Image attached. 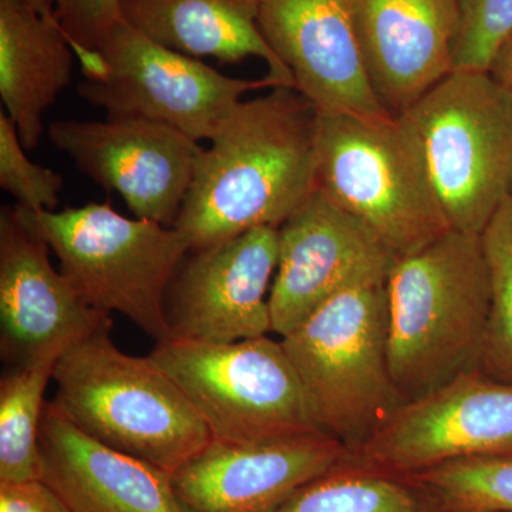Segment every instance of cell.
<instances>
[{
	"mask_svg": "<svg viewBox=\"0 0 512 512\" xmlns=\"http://www.w3.org/2000/svg\"><path fill=\"white\" fill-rule=\"evenodd\" d=\"M488 72L512 92V32L495 53Z\"/></svg>",
	"mask_w": 512,
	"mask_h": 512,
	"instance_id": "obj_29",
	"label": "cell"
},
{
	"mask_svg": "<svg viewBox=\"0 0 512 512\" xmlns=\"http://www.w3.org/2000/svg\"><path fill=\"white\" fill-rule=\"evenodd\" d=\"M258 26L320 116L394 119L367 76L350 0H261Z\"/></svg>",
	"mask_w": 512,
	"mask_h": 512,
	"instance_id": "obj_15",
	"label": "cell"
},
{
	"mask_svg": "<svg viewBox=\"0 0 512 512\" xmlns=\"http://www.w3.org/2000/svg\"><path fill=\"white\" fill-rule=\"evenodd\" d=\"M353 457L412 477L453 461L512 458V383L463 373L404 402Z\"/></svg>",
	"mask_w": 512,
	"mask_h": 512,
	"instance_id": "obj_10",
	"label": "cell"
},
{
	"mask_svg": "<svg viewBox=\"0 0 512 512\" xmlns=\"http://www.w3.org/2000/svg\"><path fill=\"white\" fill-rule=\"evenodd\" d=\"M0 512H73L43 480L0 483Z\"/></svg>",
	"mask_w": 512,
	"mask_h": 512,
	"instance_id": "obj_28",
	"label": "cell"
},
{
	"mask_svg": "<svg viewBox=\"0 0 512 512\" xmlns=\"http://www.w3.org/2000/svg\"><path fill=\"white\" fill-rule=\"evenodd\" d=\"M460 26L454 70L488 72L495 53L512 32V0H458Z\"/></svg>",
	"mask_w": 512,
	"mask_h": 512,
	"instance_id": "obj_27",
	"label": "cell"
},
{
	"mask_svg": "<svg viewBox=\"0 0 512 512\" xmlns=\"http://www.w3.org/2000/svg\"><path fill=\"white\" fill-rule=\"evenodd\" d=\"M43 478L73 512H187L173 476L106 446L46 402L39 434Z\"/></svg>",
	"mask_w": 512,
	"mask_h": 512,
	"instance_id": "obj_18",
	"label": "cell"
},
{
	"mask_svg": "<svg viewBox=\"0 0 512 512\" xmlns=\"http://www.w3.org/2000/svg\"><path fill=\"white\" fill-rule=\"evenodd\" d=\"M272 333L284 338L338 293L386 279L397 256L375 232L315 190L278 228Z\"/></svg>",
	"mask_w": 512,
	"mask_h": 512,
	"instance_id": "obj_12",
	"label": "cell"
},
{
	"mask_svg": "<svg viewBox=\"0 0 512 512\" xmlns=\"http://www.w3.org/2000/svg\"><path fill=\"white\" fill-rule=\"evenodd\" d=\"M148 356L183 390L212 440L256 444L320 433L281 339H173Z\"/></svg>",
	"mask_w": 512,
	"mask_h": 512,
	"instance_id": "obj_8",
	"label": "cell"
},
{
	"mask_svg": "<svg viewBox=\"0 0 512 512\" xmlns=\"http://www.w3.org/2000/svg\"><path fill=\"white\" fill-rule=\"evenodd\" d=\"M420 148L448 225L483 234L512 195V92L453 70L397 117Z\"/></svg>",
	"mask_w": 512,
	"mask_h": 512,
	"instance_id": "obj_5",
	"label": "cell"
},
{
	"mask_svg": "<svg viewBox=\"0 0 512 512\" xmlns=\"http://www.w3.org/2000/svg\"><path fill=\"white\" fill-rule=\"evenodd\" d=\"M26 3L35 10L37 15L42 16L47 22L53 23V25L60 26L59 20L56 18L55 10L50 5L49 0H25ZM62 28V26H60Z\"/></svg>",
	"mask_w": 512,
	"mask_h": 512,
	"instance_id": "obj_30",
	"label": "cell"
},
{
	"mask_svg": "<svg viewBox=\"0 0 512 512\" xmlns=\"http://www.w3.org/2000/svg\"><path fill=\"white\" fill-rule=\"evenodd\" d=\"M45 239L18 208L0 211V353L13 367L47 356L111 329L110 315L90 308L56 271Z\"/></svg>",
	"mask_w": 512,
	"mask_h": 512,
	"instance_id": "obj_14",
	"label": "cell"
},
{
	"mask_svg": "<svg viewBox=\"0 0 512 512\" xmlns=\"http://www.w3.org/2000/svg\"><path fill=\"white\" fill-rule=\"evenodd\" d=\"M413 477L451 510L512 512V458L453 461Z\"/></svg>",
	"mask_w": 512,
	"mask_h": 512,
	"instance_id": "obj_24",
	"label": "cell"
},
{
	"mask_svg": "<svg viewBox=\"0 0 512 512\" xmlns=\"http://www.w3.org/2000/svg\"><path fill=\"white\" fill-rule=\"evenodd\" d=\"M74 52L60 26L25 0H0V97L26 150L43 136V114L72 83Z\"/></svg>",
	"mask_w": 512,
	"mask_h": 512,
	"instance_id": "obj_20",
	"label": "cell"
},
{
	"mask_svg": "<svg viewBox=\"0 0 512 512\" xmlns=\"http://www.w3.org/2000/svg\"><path fill=\"white\" fill-rule=\"evenodd\" d=\"M352 453L323 433L271 443L211 440L173 474L187 512H275Z\"/></svg>",
	"mask_w": 512,
	"mask_h": 512,
	"instance_id": "obj_16",
	"label": "cell"
},
{
	"mask_svg": "<svg viewBox=\"0 0 512 512\" xmlns=\"http://www.w3.org/2000/svg\"><path fill=\"white\" fill-rule=\"evenodd\" d=\"M59 357L12 367L0 380V483L43 478L40 423Z\"/></svg>",
	"mask_w": 512,
	"mask_h": 512,
	"instance_id": "obj_21",
	"label": "cell"
},
{
	"mask_svg": "<svg viewBox=\"0 0 512 512\" xmlns=\"http://www.w3.org/2000/svg\"><path fill=\"white\" fill-rule=\"evenodd\" d=\"M319 113L293 87L242 100L202 150L174 227L190 251L279 228L316 190Z\"/></svg>",
	"mask_w": 512,
	"mask_h": 512,
	"instance_id": "obj_1",
	"label": "cell"
},
{
	"mask_svg": "<svg viewBox=\"0 0 512 512\" xmlns=\"http://www.w3.org/2000/svg\"><path fill=\"white\" fill-rule=\"evenodd\" d=\"M66 33L74 56L82 64L84 79H100L106 63L99 50L120 23L121 0H49Z\"/></svg>",
	"mask_w": 512,
	"mask_h": 512,
	"instance_id": "obj_26",
	"label": "cell"
},
{
	"mask_svg": "<svg viewBox=\"0 0 512 512\" xmlns=\"http://www.w3.org/2000/svg\"><path fill=\"white\" fill-rule=\"evenodd\" d=\"M367 76L380 104L402 116L454 70L458 0H350Z\"/></svg>",
	"mask_w": 512,
	"mask_h": 512,
	"instance_id": "obj_17",
	"label": "cell"
},
{
	"mask_svg": "<svg viewBox=\"0 0 512 512\" xmlns=\"http://www.w3.org/2000/svg\"><path fill=\"white\" fill-rule=\"evenodd\" d=\"M261 0H121L124 22L168 49L222 64L259 57L266 77L293 87L292 73L279 60L258 26Z\"/></svg>",
	"mask_w": 512,
	"mask_h": 512,
	"instance_id": "obj_19",
	"label": "cell"
},
{
	"mask_svg": "<svg viewBox=\"0 0 512 512\" xmlns=\"http://www.w3.org/2000/svg\"><path fill=\"white\" fill-rule=\"evenodd\" d=\"M64 180L50 168L35 164L25 154L15 124L0 113V187L32 212L55 211Z\"/></svg>",
	"mask_w": 512,
	"mask_h": 512,
	"instance_id": "obj_25",
	"label": "cell"
},
{
	"mask_svg": "<svg viewBox=\"0 0 512 512\" xmlns=\"http://www.w3.org/2000/svg\"><path fill=\"white\" fill-rule=\"evenodd\" d=\"M100 79H84L77 93L109 119L156 121L192 140L211 141L249 92L274 89L264 79H235L200 59L168 49L123 22L104 40Z\"/></svg>",
	"mask_w": 512,
	"mask_h": 512,
	"instance_id": "obj_9",
	"label": "cell"
},
{
	"mask_svg": "<svg viewBox=\"0 0 512 512\" xmlns=\"http://www.w3.org/2000/svg\"><path fill=\"white\" fill-rule=\"evenodd\" d=\"M110 330L59 357L52 402L93 439L173 476L211 443V431L174 380L150 356L121 352Z\"/></svg>",
	"mask_w": 512,
	"mask_h": 512,
	"instance_id": "obj_3",
	"label": "cell"
},
{
	"mask_svg": "<svg viewBox=\"0 0 512 512\" xmlns=\"http://www.w3.org/2000/svg\"><path fill=\"white\" fill-rule=\"evenodd\" d=\"M491 274V309L480 370L512 383V195L483 232Z\"/></svg>",
	"mask_w": 512,
	"mask_h": 512,
	"instance_id": "obj_23",
	"label": "cell"
},
{
	"mask_svg": "<svg viewBox=\"0 0 512 512\" xmlns=\"http://www.w3.org/2000/svg\"><path fill=\"white\" fill-rule=\"evenodd\" d=\"M451 512H491V511H483V510H451Z\"/></svg>",
	"mask_w": 512,
	"mask_h": 512,
	"instance_id": "obj_31",
	"label": "cell"
},
{
	"mask_svg": "<svg viewBox=\"0 0 512 512\" xmlns=\"http://www.w3.org/2000/svg\"><path fill=\"white\" fill-rule=\"evenodd\" d=\"M278 255V228L269 227L188 252L165 298L171 340L231 343L268 336Z\"/></svg>",
	"mask_w": 512,
	"mask_h": 512,
	"instance_id": "obj_13",
	"label": "cell"
},
{
	"mask_svg": "<svg viewBox=\"0 0 512 512\" xmlns=\"http://www.w3.org/2000/svg\"><path fill=\"white\" fill-rule=\"evenodd\" d=\"M316 190L380 238L397 258L450 231L410 131L402 121L320 116Z\"/></svg>",
	"mask_w": 512,
	"mask_h": 512,
	"instance_id": "obj_7",
	"label": "cell"
},
{
	"mask_svg": "<svg viewBox=\"0 0 512 512\" xmlns=\"http://www.w3.org/2000/svg\"><path fill=\"white\" fill-rule=\"evenodd\" d=\"M49 138L94 183L120 194L134 217L170 228L204 150L177 128L138 119L59 120Z\"/></svg>",
	"mask_w": 512,
	"mask_h": 512,
	"instance_id": "obj_11",
	"label": "cell"
},
{
	"mask_svg": "<svg viewBox=\"0 0 512 512\" xmlns=\"http://www.w3.org/2000/svg\"><path fill=\"white\" fill-rule=\"evenodd\" d=\"M491 309L483 234L450 229L386 278L390 370L403 402L480 369Z\"/></svg>",
	"mask_w": 512,
	"mask_h": 512,
	"instance_id": "obj_2",
	"label": "cell"
},
{
	"mask_svg": "<svg viewBox=\"0 0 512 512\" xmlns=\"http://www.w3.org/2000/svg\"><path fill=\"white\" fill-rule=\"evenodd\" d=\"M350 458L303 485L275 512H423L416 495L389 473L350 466Z\"/></svg>",
	"mask_w": 512,
	"mask_h": 512,
	"instance_id": "obj_22",
	"label": "cell"
},
{
	"mask_svg": "<svg viewBox=\"0 0 512 512\" xmlns=\"http://www.w3.org/2000/svg\"><path fill=\"white\" fill-rule=\"evenodd\" d=\"M16 208L55 252L60 272L90 308L120 313L157 345L170 342L165 298L190 252L177 229L123 217L109 202L59 212Z\"/></svg>",
	"mask_w": 512,
	"mask_h": 512,
	"instance_id": "obj_6",
	"label": "cell"
},
{
	"mask_svg": "<svg viewBox=\"0 0 512 512\" xmlns=\"http://www.w3.org/2000/svg\"><path fill=\"white\" fill-rule=\"evenodd\" d=\"M281 342L313 426L352 456L404 403L390 370L386 279L338 293Z\"/></svg>",
	"mask_w": 512,
	"mask_h": 512,
	"instance_id": "obj_4",
	"label": "cell"
}]
</instances>
